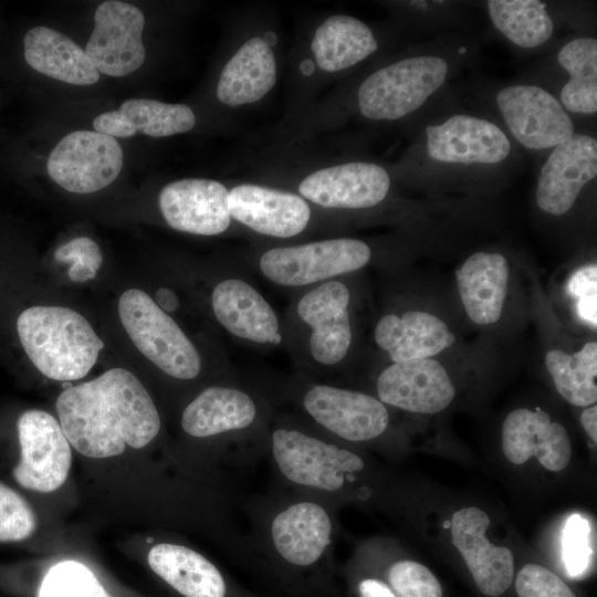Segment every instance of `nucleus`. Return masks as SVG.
Listing matches in <instances>:
<instances>
[{
    "label": "nucleus",
    "mask_w": 597,
    "mask_h": 597,
    "mask_svg": "<svg viewBox=\"0 0 597 597\" xmlns=\"http://www.w3.org/2000/svg\"><path fill=\"white\" fill-rule=\"evenodd\" d=\"M14 327L29 360L54 380L84 377L104 347L87 320L69 307L28 306L18 314Z\"/></svg>",
    "instance_id": "nucleus-2"
},
{
    "label": "nucleus",
    "mask_w": 597,
    "mask_h": 597,
    "mask_svg": "<svg viewBox=\"0 0 597 597\" xmlns=\"http://www.w3.org/2000/svg\"><path fill=\"white\" fill-rule=\"evenodd\" d=\"M387 171L371 163H347L316 170L298 186L306 201L323 208L362 209L381 202L388 193Z\"/></svg>",
    "instance_id": "nucleus-16"
},
{
    "label": "nucleus",
    "mask_w": 597,
    "mask_h": 597,
    "mask_svg": "<svg viewBox=\"0 0 597 597\" xmlns=\"http://www.w3.org/2000/svg\"><path fill=\"white\" fill-rule=\"evenodd\" d=\"M596 175V139L573 134L554 148L542 167L536 190L537 206L554 216L567 212L582 188Z\"/></svg>",
    "instance_id": "nucleus-17"
},
{
    "label": "nucleus",
    "mask_w": 597,
    "mask_h": 597,
    "mask_svg": "<svg viewBox=\"0 0 597 597\" xmlns=\"http://www.w3.org/2000/svg\"><path fill=\"white\" fill-rule=\"evenodd\" d=\"M61 428L81 454L109 458L126 446H147L159 432L158 410L140 380L129 370L112 368L63 390L56 400Z\"/></svg>",
    "instance_id": "nucleus-1"
},
{
    "label": "nucleus",
    "mask_w": 597,
    "mask_h": 597,
    "mask_svg": "<svg viewBox=\"0 0 597 597\" xmlns=\"http://www.w3.org/2000/svg\"><path fill=\"white\" fill-rule=\"evenodd\" d=\"M509 265L500 253L476 252L457 271L463 306L476 324L499 321L506 294Z\"/></svg>",
    "instance_id": "nucleus-26"
},
{
    "label": "nucleus",
    "mask_w": 597,
    "mask_h": 597,
    "mask_svg": "<svg viewBox=\"0 0 597 597\" xmlns=\"http://www.w3.org/2000/svg\"><path fill=\"white\" fill-rule=\"evenodd\" d=\"M557 60L570 74L561 92L563 105L575 113H596L597 41L591 38L572 40L561 49Z\"/></svg>",
    "instance_id": "nucleus-30"
},
{
    "label": "nucleus",
    "mask_w": 597,
    "mask_h": 597,
    "mask_svg": "<svg viewBox=\"0 0 597 597\" xmlns=\"http://www.w3.org/2000/svg\"><path fill=\"white\" fill-rule=\"evenodd\" d=\"M144 27L143 12L132 3L109 0L97 7L85 53L98 73L119 77L143 65Z\"/></svg>",
    "instance_id": "nucleus-10"
},
{
    "label": "nucleus",
    "mask_w": 597,
    "mask_h": 597,
    "mask_svg": "<svg viewBox=\"0 0 597 597\" xmlns=\"http://www.w3.org/2000/svg\"><path fill=\"white\" fill-rule=\"evenodd\" d=\"M447 72V62L438 56L409 57L379 69L359 87V109L370 119L404 117L443 84Z\"/></svg>",
    "instance_id": "nucleus-5"
},
{
    "label": "nucleus",
    "mask_w": 597,
    "mask_h": 597,
    "mask_svg": "<svg viewBox=\"0 0 597 597\" xmlns=\"http://www.w3.org/2000/svg\"><path fill=\"white\" fill-rule=\"evenodd\" d=\"M332 521L326 510L314 502H297L272 521L271 536L276 552L287 563L310 566L331 543Z\"/></svg>",
    "instance_id": "nucleus-23"
},
{
    "label": "nucleus",
    "mask_w": 597,
    "mask_h": 597,
    "mask_svg": "<svg viewBox=\"0 0 597 597\" xmlns=\"http://www.w3.org/2000/svg\"><path fill=\"white\" fill-rule=\"evenodd\" d=\"M123 167L118 142L95 130H75L51 151L46 168L64 190L92 193L111 185Z\"/></svg>",
    "instance_id": "nucleus-9"
},
{
    "label": "nucleus",
    "mask_w": 597,
    "mask_h": 597,
    "mask_svg": "<svg viewBox=\"0 0 597 597\" xmlns=\"http://www.w3.org/2000/svg\"><path fill=\"white\" fill-rule=\"evenodd\" d=\"M370 259L366 242L335 238L268 249L258 259V271L277 286L308 289L358 271Z\"/></svg>",
    "instance_id": "nucleus-4"
},
{
    "label": "nucleus",
    "mask_w": 597,
    "mask_h": 597,
    "mask_svg": "<svg viewBox=\"0 0 597 597\" xmlns=\"http://www.w3.org/2000/svg\"><path fill=\"white\" fill-rule=\"evenodd\" d=\"M147 561L153 572L184 597H226L220 570L189 547L160 543L150 548Z\"/></svg>",
    "instance_id": "nucleus-28"
},
{
    "label": "nucleus",
    "mask_w": 597,
    "mask_h": 597,
    "mask_svg": "<svg viewBox=\"0 0 597 597\" xmlns=\"http://www.w3.org/2000/svg\"><path fill=\"white\" fill-rule=\"evenodd\" d=\"M118 315L137 349L161 371L181 380L199 376L202 359L198 348L146 292L125 291L118 300Z\"/></svg>",
    "instance_id": "nucleus-3"
},
{
    "label": "nucleus",
    "mask_w": 597,
    "mask_h": 597,
    "mask_svg": "<svg viewBox=\"0 0 597 597\" xmlns=\"http://www.w3.org/2000/svg\"><path fill=\"white\" fill-rule=\"evenodd\" d=\"M229 190L219 181L186 178L166 185L158 198L160 212L174 230L218 235L228 230Z\"/></svg>",
    "instance_id": "nucleus-14"
},
{
    "label": "nucleus",
    "mask_w": 597,
    "mask_h": 597,
    "mask_svg": "<svg viewBox=\"0 0 597 597\" xmlns=\"http://www.w3.org/2000/svg\"><path fill=\"white\" fill-rule=\"evenodd\" d=\"M596 265L576 271L569 280L568 291L577 300L578 315L596 326Z\"/></svg>",
    "instance_id": "nucleus-40"
},
{
    "label": "nucleus",
    "mask_w": 597,
    "mask_h": 597,
    "mask_svg": "<svg viewBox=\"0 0 597 597\" xmlns=\"http://www.w3.org/2000/svg\"><path fill=\"white\" fill-rule=\"evenodd\" d=\"M383 404L410 412L436 413L454 397V387L443 366L431 358L392 363L377 379Z\"/></svg>",
    "instance_id": "nucleus-19"
},
{
    "label": "nucleus",
    "mask_w": 597,
    "mask_h": 597,
    "mask_svg": "<svg viewBox=\"0 0 597 597\" xmlns=\"http://www.w3.org/2000/svg\"><path fill=\"white\" fill-rule=\"evenodd\" d=\"M228 206L231 219L280 239L302 233L311 219V207L300 195L253 184L230 189Z\"/></svg>",
    "instance_id": "nucleus-15"
},
{
    "label": "nucleus",
    "mask_w": 597,
    "mask_h": 597,
    "mask_svg": "<svg viewBox=\"0 0 597 597\" xmlns=\"http://www.w3.org/2000/svg\"><path fill=\"white\" fill-rule=\"evenodd\" d=\"M515 589L519 597H575L557 575L535 564H527L519 572Z\"/></svg>",
    "instance_id": "nucleus-39"
},
{
    "label": "nucleus",
    "mask_w": 597,
    "mask_h": 597,
    "mask_svg": "<svg viewBox=\"0 0 597 597\" xmlns=\"http://www.w3.org/2000/svg\"><path fill=\"white\" fill-rule=\"evenodd\" d=\"M546 367L558 392L570 404L584 407L597 400V344L588 342L580 350L567 354L549 350Z\"/></svg>",
    "instance_id": "nucleus-31"
},
{
    "label": "nucleus",
    "mask_w": 597,
    "mask_h": 597,
    "mask_svg": "<svg viewBox=\"0 0 597 597\" xmlns=\"http://www.w3.org/2000/svg\"><path fill=\"white\" fill-rule=\"evenodd\" d=\"M38 597H111L94 573L75 561L53 565L42 579Z\"/></svg>",
    "instance_id": "nucleus-34"
},
{
    "label": "nucleus",
    "mask_w": 597,
    "mask_h": 597,
    "mask_svg": "<svg viewBox=\"0 0 597 597\" xmlns=\"http://www.w3.org/2000/svg\"><path fill=\"white\" fill-rule=\"evenodd\" d=\"M35 515L28 502L0 482V542H19L35 530Z\"/></svg>",
    "instance_id": "nucleus-35"
},
{
    "label": "nucleus",
    "mask_w": 597,
    "mask_h": 597,
    "mask_svg": "<svg viewBox=\"0 0 597 597\" xmlns=\"http://www.w3.org/2000/svg\"><path fill=\"white\" fill-rule=\"evenodd\" d=\"M302 406L316 423L348 441L377 438L389 423L388 410L379 399L326 384L307 387Z\"/></svg>",
    "instance_id": "nucleus-11"
},
{
    "label": "nucleus",
    "mask_w": 597,
    "mask_h": 597,
    "mask_svg": "<svg viewBox=\"0 0 597 597\" xmlns=\"http://www.w3.org/2000/svg\"><path fill=\"white\" fill-rule=\"evenodd\" d=\"M155 303L166 313H172L179 307L177 294L169 287H160L156 291Z\"/></svg>",
    "instance_id": "nucleus-42"
},
{
    "label": "nucleus",
    "mask_w": 597,
    "mask_h": 597,
    "mask_svg": "<svg viewBox=\"0 0 597 597\" xmlns=\"http://www.w3.org/2000/svg\"><path fill=\"white\" fill-rule=\"evenodd\" d=\"M20 461L13 469L24 489L48 493L67 479L72 462L71 444L60 422L40 409L23 411L17 421Z\"/></svg>",
    "instance_id": "nucleus-8"
},
{
    "label": "nucleus",
    "mask_w": 597,
    "mask_h": 597,
    "mask_svg": "<svg viewBox=\"0 0 597 597\" xmlns=\"http://www.w3.org/2000/svg\"><path fill=\"white\" fill-rule=\"evenodd\" d=\"M210 307L218 324L235 339L261 346L283 342L276 311L258 287L240 275L223 277L214 284Z\"/></svg>",
    "instance_id": "nucleus-12"
},
{
    "label": "nucleus",
    "mask_w": 597,
    "mask_h": 597,
    "mask_svg": "<svg viewBox=\"0 0 597 597\" xmlns=\"http://www.w3.org/2000/svg\"><path fill=\"white\" fill-rule=\"evenodd\" d=\"M118 111L134 135L142 132L150 137H167L189 132L196 124L192 109L184 104L130 98Z\"/></svg>",
    "instance_id": "nucleus-33"
},
{
    "label": "nucleus",
    "mask_w": 597,
    "mask_h": 597,
    "mask_svg": "<svg viewBox=\"0 0 597 597\" xmlns=\"http://www.w3.org/2000/svg\"><path fill=\"white\" fill-rule=\"evenodd\" d=\"M374 338L392 363L431 358L455 339L443 321L420 311L381 316L375 326Z\"/></svg>",
    "instance_id": "nucleus-22"
},
{
    "label": "nucleus",
    "mask_w": 597,
    "mask_h": 597,
    "mask_svg": "<svg viewBox=\"0 0 597 597\" xmlns=\"http://www.w3.org/2000/svg\"><path fill=\"white\" fill-rule=\"evenodd\" d=\"M502 448L514 464L536 457L545 469L554 472L564 470L572 457L566 429L541 409L520 408L510 412L503 422Z\"/></svg>",
    "instance_id": "nucleus-21"
},
{
    "label": "nucleus",
    "mask_w": 597,
    "mask_h": 597,
    "mask_svg": "<svg viewBox=\"0 0 597 597\" xmlns=\"http://www.w3.org/2000/svg\"><path fill=\"white\" fill-rule=\"evenodd\" d=\"M590 527L580 514H572L563 532L562 554L569 577L580 578L591 563Z\"/></svg>",
    "instance_id": "nucleus-36"
},
{
    "label": "nucleus",
    "mask_w": 597,
    "mask_h": 597,
    "mask_svg": "<svg viewBox=\"0 0 597 597\" xmlns=\"http://www.w3.org/2000/svg\"><path fill=\"white\" fill-rule=\"evenodd\" d=\"M54 258L60 262H71L69 276L75 282L94 277L103 260L97 243L86 237H78L60 245Z\"/></svg>",
    "instance_id": "nucleus-38"
},
{
    "label": "nucleus",
    "mask_w": 597,
    "mask_h": 597,
    "mask_svg": "<svg viewBox=\"0 0 597 597\" xmlns=\"http://www.w3.org/2000/svg\"><path fill=\"white\" fill-rule=\"evenodd\" d=\"M580 422L593 441H597V407L585 409L580 416Z\"/></svg>",
    "instance_id": "nucleus-43"
},
{
    "label": "nucleus",
    "mask_w": 597,
    "mask_h": 597,
    "mask_svg": "<svg viewBox=\"0 0 597 597\" xmlns=\"http://www.w3.org/2000/svg\"><path fill=\"white\" fill-rule=\"evenodd\" d=\"M358 590L360 597H396L384 582L374 578L362 580Z\"/></svg>",
    "instance_id": "nucleus-41"
},
{
    "label": "nucleus",
    "mask_w": 597,
    "mask_h": 597,
    "mask_svg": "<svg viewBox=\"0 0 597 597\" xmlns=\"http://www.w3.org/2000/svg\"><path fill=\"white\" fill-rule=\"evenodd\" d=\"M486 513L478 507L457 511L451 521L452 543L462 555L478 588L488 596L502 595L512 584L514 558L507 547L489 542Z\"/></svg>",
    "instance_id": "nucleus-18"
},
{
    "label": "nucleus",
    "mask_w": 597,
    "mask_h": 597,
    "mask_svg": "<svg viewBox=\"0 0 597 597\" xmlns=\"http://www.w3.org/2000/svg\"><path fill=\"white\" fill-rule=\"evenodd\" d=\"M276 82V63L266 41L254 36L244 42L224 65L217 97L228 106L251 104L263 98Z\"/></svg>",
    "instance_id": "nucleus-25"
},
{
    "label": "nucleus",
    "mask_w": 597,
    "mask_h": 597,
    "mask_svg": "<svg viewBox=\"0 0 597 597\" xmlns=\"http://www.w3.org/2000/svg\"><path fill=\"white\" fill-rule=\"evenodd\" d=\"M496 103L513 136L531 149L556 147L574 134V125L562 104L535 85L501 90Z\"/></svg>",
    "instance_id": "nucleus-13"
},
{
    "label": "nucleus",
    "mask_w": 597,
    "mask_h": 597,
    "mask_svg": "<svg viewBox=\"0 0 597 597\" xmlns=\"http://www.w3.org/2000/svg\"><path fill=\"white\" fill-rule=\"evenodd\" d=\"M271 447L274 461L287 480L322 491L342 489L364 468L356 453L297 429L276 428Z\"/></svg>",
    "instance_id": "nucleus-6"
},
{
    "label": "nucleus",
    "mask_w": 597,
    "mask_h": 597,
    "mask_svg": "<svg viewBox=\"0 0 597 597\" xmlns=\"http://www.w3.org/2000/svg\"><path fill=\"white\" fill-rule=\"evenodd\" d=\"M427 149L432 159L459 164H495L504 160L511 143L495 124L468 115H454L441 125L428 126Z\"/></svg>",
    "instance_id": "nucleus-20"
},
{
    "label": "nucleus",
    "mask_w": 597,
    "mask_h": 597,
    "mask_svg": "<svg viewBox=\"0 0 597 597\" xmlns=\"http://www.w3.org/2000/svg\"><path fill=\"white\" fill-rule=\"evenodd\" d=\"M388 580L400 597H442V588L436 576L413 561L395 563L388 572Z\"/></svg>",
    "instance_id": "nucleus-37"
},
{
    "label": "nucleus",
    "mask_w": 597,
    "mask_h": 597,
    "mask_svg": "<svg viewBox=\"0 0 597 597\" xmlns=\"http://www.w3.org/2000/svg\"><path fill=\"white\" fill-rule=\"evenodd\" d=\"M488 9L495 28L519 46L535 48L552 35L553 22L541 1L490 0Z\"/></svg>",
    "instance_id": "nucleus-32"
},
{
    "label": "nucleus",
    "mask_w": 597,
    "mask_h": 597,
    "mask_svg": "<svg viewBox=\"0 0 597 597\" xmlns=\"http://www.w3.org/2000/svg\"><path fill=\"white\" fill-rule=\"evenodd\" d=\"M444 527H450V522H446Z\"/></svg>",
    "instance_id": "nucleus-45"
},
{
    "label": "nucleus",
    "mask_w": 597,
    "mask_h": 597,
    "mask_svg": "<svg viewBox=\"0 0 597 597\" xmlns=\"http://www.w3.org/2000/svg\"><path fill=\"white\" fill-rule=\"evenodd\" d=\"M415 3L417 7H421V8H427V3L426 2H419V1H416V2H412Z\"/></svg>",
    "instance_id": "nucleus-44"
},
{
    "label": "nucleus",
    "mask_w": 597,
    "mask_h": 597,
    "mask_svg": "<svg viewBox=\"0 0 597 597\" xmlns=\"http://www.w3.org/2000/svg\"><path fill=\"white\" fill-rule=\"evenodd\" d=\"M349 304V289L338 279L305 289L297 298L294 314L305 329V352L316 366L334 367L347 356L353 342Z\"/></svg>",
    "instance_id": "nucleus-7"
},
{
    "label": "nucleus",
    "mask_w": 597,
    "mask_h": 597,
    "mask_svg": "<svg viewBox=\"0 0 597 597\" xmlns=\"http://www.w3.org/2000/svg\"><path fill=\"white\" fill-rule=\"evenodd\" d=\"M23 54L33 70L72 85H92L100 73L85 50L63 33L34 27L23 38Z\"/></svg>",
    "instance_id": "nucleus-27"
},
{
    "label": "nucleus",
    "mask_w": 597,
    "mask_h": 597,
    "mask_svg": "<svg viewBox=\"0 0 597 597\" xmlns=\"http://www.w3.org/2000/svg\"><path fill=\"white\" fill-rule=\"evenodd\" d=\"M258 418L255 399L231 386L203 389L184 409L181 428L195 438H209L250 428Z\"/></svg>",
    "instance_id": "nucleus-24"
},
{
    "label": "nucleus",
    "mask_w": 597,
    "mask_h": 597,
    "mask_svg": "<svg viewBox=\"0 0 597 597\" xmlns=\"http://www.w3.org/2000/svg\"><path fill=\"white\" fill-rule=\"evenodd\" d=\"M378 48L371 30L360 20L336 14L315 31L311 50L318 67L337 72L365 60Z\"/></svg>",
    "instance_id": "nucleus-29"
}]
</instances>
